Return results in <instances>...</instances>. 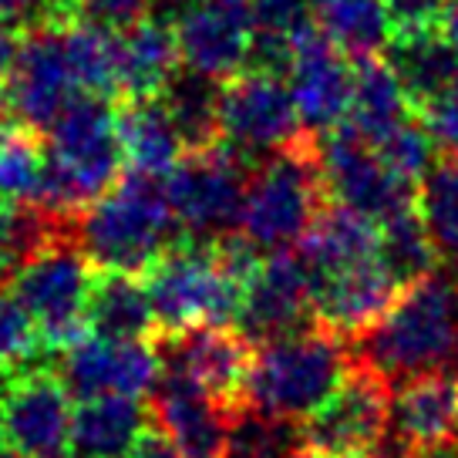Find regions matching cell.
<instances>
[{
  "label": "cell",
  "instance_id": "b9f144b4",
  "mask_svg": "<svg viewBox=\"0 0 458 458\" xmlns=\"http://www.w3.org/2000/svg\"><path fill=\"white\" fill-rule=\"evenodd\" d=\"M131 458H182V455H179V452H175V448H172L162 435H156V431H152V435H145L142 445L131 452Z\"/></svg>",
  "mask_w": 458,
  "mask_h": 458
},
{
  "label": "cell",
  "instance_id": "74e56055",
  "mask_svg": "<svg viewBox=\"0 0 458 458\" xmlns=\"http://www.w3.org/2000/svg\"><path fill=\"white\" fill-rule=\"evenodd\" d=\"M391 34H408V30L442 28V17L448 0H385Z\"/></svg>",
  "mask_w": 458,
  "mask_h": 458
},
{
  "label": "cell",
  "instance_id": "f1b7e54d",
  "mask_svg": "<svg viewBox=\"0 0 458 458\" xmlns=\"http://www.w3.org/2000/svg\"><path fill=\"white\" fill-rule=\"evenodd\" d=\"M320 4L324 0H253L250 14L257 24V38H253L250 68H267V72L284 74L293 41L310 28H317Z\"/></svg>",
  "mask_w": 458,
  "mask_h": 458
},
{
  "label": "cell",
  "instance_id": "c3c4849f",
  "mask_svg": "<svg viewBox=\"0 0 458 458\" xmlns=\"http://www.w3.org/2000/svg\"><path fill=\"white\" fill-rule=\"evenodd\" d=\"M47 458H68V455H47Z\"/></svg>",
  "mask_w": 458,
  "mask_h": 458
},
{
  "label": "cell",
  "instance_id": "d6986e66",
  "mask_svg": "<svg viewBox=\"0 0 458 458\" xmlns=\"http://www.w3.org/2000/svg\"><path fill=\"white\" fill-rule=\"evenodd\" d=\"M233 415V408L219 404L189 377L172 371H162L148 401L152 431L162 435L182 458H223Z\"/></svg>",
  "mask_w": 458,
  "mask_h": 458
},
{
  "label": "cell",
  "instance_id": "7bdbcfd3",
  "mask_svg": "<svg viewBox=\"0 0 458 458\" xmlns=\"http://www.w3.org/2000/svg\"><path fill=\"white\" fill-rule=\"evenodd\" d=\"M442 30L458 44V0H448V7H445V17H442Z\"/></svg>",
  "mask_w": 458,
  "mask_h": 458
},
{
  "label": "cell",
  "instance_id": "5bb4252c",
  "mask_svg": "<svg viewBox=\"0 0 458 458\" xmlns=\"http://www.w3.org/2000/svg\"><path fill=\"white\" fill-rule=\"evenodd\" d=\"M57 377L78 401L108 398V394L142 398L156 391L162 377V358L156 344L85 334L81 341L61 351Z\"/></svg>",
  "mask_w": 458,
  "mask_h": 458
},
{
  "label": "cell",
  "instance_id": "9c48e42d",
  "mask_svg": "<svg viewBox=\"0 0 458 458\" xmlns=\"http://www.w3.org/2000/svg\"><path fill=\"white\" fill-rule=\"evenodd\" d=\"M394 387L385 374L351 360L341 387L303 421V442L344 458H374L387 435Z\"/></svg>",
  "mask_w": 458,
  "mask_h": 458
},
{
  "label": "cell",
  "instance_id": "1f68e13d",
  "mask_svg": "<svg viewBox=\"0 0 458 458\" xmlns=\"http://www.w3.org/2000/svg\"><path fill=\"white\" fill-rule=\"evenodd\" d=\"M47 172V148L24 125L0 129V202H38Z\"/></svg>",
  "mask_w": 458,
  "mask_h": 458
},
{
  "label": "cell",
  "instance_id": "52a82bcc",
  "mask_svg": "<svg viewBox=\"0 0 458 458\" xmlns=\"http://www.w3.org/2000/svg\"><path fill=\"white\" fill-rule=\"evenodd\" d=\"M246 179H250V162L223 142L186 152L165 179L175 223L192 240H209V243L240 233Z\"/></svg>",
  "mask_w": 458,
  "mask_h": 458
},
{
  "label": "cell",
  "instance_id": "603a6c76",
  "mask_svg": "<svg viewBox=\"0 0 458 458\" xmlns=\"http://www.w3.org/2000/svg\"><path fill=\"white\" fill-rule=\"evenodd\" d=\"M179 41L169 17L148 14L139 24L118 30V95H158L179 72Z\"/></svg>",
  "mask_w": 458,
  "mask_h": 458
},
{
  "label": "cell",
  "instance_id": "ab89813d",
  "mask_svg": "<svg viewBox=\"0 0 458 458\" xmlns=\"http://www.w3.org/2000/svg\"><path fill=\"white\" fill-rule=\"evenodd\" d=\"M421 118L445 156H458V88L445 98L431 101L428 108H421Z\"/></svg>",
  "mask_w": 458,
  "mask_h": 458
},
{
  "label": "cell",
  "instance_id": "ffe728a7",
  "mask_svg": "<svg viewBox=\"0 0 458 458\" xmlns=\"http://www.w3.org/2000/svg\"><path fill=\"white\" fill-rule=\"evenodd\" d=\"M398 293V280L381 267V259H364V263H354L347 270L320 276L314 320L324 330L351 344L394 307Z\"/></svg>",
  "mask_w": 458,
  "mask_h": 458
},
{
  "label": "cell",
  "instance_id": "e575fe53",
  "mask_svg": "<svg viewBox=\"0 0 458 458\" xmlns=\"http://www.w3.org/2000/svg\"><path fill=\"white\" fill-rule=\"evenodd\" d=\"M377 156L385 158L391 169L398 172L401 179L408 182H421L431 169H435V152H438V142L428 131L425 118H404L401 125L387 131L385 139L374 142Z\"/></svg>",
  "mask_w": 458,
  "mask_h": 458
},
{
  "label": "cell",
  "instance_id": "6da1fadb",
  "mask_svg": "<svg viewBox=\"0 0 458 458\" xmlns=\"http://www.w3.org/2000/svg\"><path fill=\"white\" fill-rule=\"evenodd\" d=\"M347 351L351 360L368 364L387 381L458 364V284L431 273L404 286L394 307L347 344Z\"/></svg>",
  "mask_w": 458,
  "mask_h": 458
},
{
  "label": "cell",
  "instance_id": "d4e9b609",
  "mask_svg": "<svg viewBox=\"0 0 458 458\" xmlns=\"http://www.w3.org/2000/svg\"><path fill=\"white\" fill-rule=\"evenodd\" d=\"M377 233L374 219L351 206H324L301 240L303 259L317 270V276L347 270L354 263L377 257Z\"/></svg>",
  "mask_w": 458,
  "mask_h": 458
},
{
  "label": "cell",
  "instance_id": "ac0fdd59",
  "mask_svg": "<svg viewBox=\"0 0 458 458\" xmlns=\"http://www.w3.org/2000/svg\"><path fill=\"white\" fill-rule=\"evenodd\" d=\"M284 74L307 131L327 135L344 125L354 95V68L347 51H341L324 30L310 28L293 41Z\"/></svg>",
  "mask_w": 458,
  "mask_h": 458
},
{
  "label": "cell",
  "instance_id": "60d3db41",
  "mask_svg": "<svg viewBox=\"0 0 458 458\" xmlns=\"http://www.w3.org/2000/svg\"><path fill=\"white\" fill-rule=\"evenodd\" d=\"M17 51H21V41L14 34V24L0 21V81H7V74L17 61Z\"/></svg>",
  "mask_w": 458,
  "mask_h": 458
},
{
  "label": "cell",
  "instance_id": "bcb514c9",
  "mask_svg": "<svg viewBox=\"0 0 458 458\" xmlns=\"http://www.w3.org/2000/svg\"><path fill=\"white\" fill-rule=\"evenodd\" d=\"M0 458H21L17 452H11V448H0Z\"/></svg>",
  "mask_w": 458,
  "mask_h": 458
},
{
  "label": "cell",
  "instance_id": "4dcf8cb0",
  "mask_svg": "<svg viewBox=\"0 0 458 458\" xmlns=\"http://www.w3.org/2000/svg\"><path fill=\"white\" fill-rule=\"evenodd\" d=\"M317 24L341 51L354 57L381 55V47L391 41L385 0H324Z\"/></svg>",
  "mask_w": 458,
  "mask_h": 458
},
{
  "label": "cell",
  "instance_id": "f546056e",
  "mask_svg": "<svg viewBox=\"0 0 458 458\" xmlns=\"http://www.w3.org/2000/svg\"><path fill=\"white\" fill-rule=\"evenodd\" d=\"M377 259L385 267L398 286L418 284L431 273L438 270V250H435V240H431L425 219L418 213V206L404 209V213L391 216L381 223V233H377Z\"/></svg>",
  "mask_w": 458,
  "mask_h": 458
},
{
  "label": "cell",
  "instance_id": "836d02e7",
  "mask_svg": "<svg viewBox=\"0 0 458 458\" xmlns=\"http://www.w3.org/2000/svg\"><path fill=\"white\" fill-rule=\"evenodd\" d=\"M303 445V428H297L293 421L263 415L243 404L229 421L223 458H297Z\"/></svg>",
  "mask_w": 458,
  "mask_h": 458
},
{
  "label": "cell",
  "instance_id": "d6a6232c",
  "mask_svg": "<svg viewBox=\"0 0 458 458\" xmlns=\"http://www.w3.org/2000/svg\"><path fill=\"white\" fill-rule=\"evenodd\" d=\"M418 213L442 263H458V156H445L418 186Z\"/></svg>",
  "mask_w": 458,
  "mask_h": 458
},
{
  "label": "cell",
  "instance_id": "7402d4cb",
  "mask_svg": "<svg viewBox=\"0 0 458 458\" xmlns=\"http://www.w3.org/2000/svg\"><path fill=\"white\" fill-rule=\"evenodd\" d=\"M148 428V404L139 398H88L74 408L72 458H131Z\"/></svg>",
  "mask_w": 458,
  "mask_h": 458
},
{
  "label": "cell",
  "instance_id": "9a60e30c",
  "mask_svg": "<svg viewBox=\"0 0 458 458\" xmlns=\"http://www.w3.org/2000/svg\"><path fill=\"white\" fill-rule=\"evenodd\" d=\"M179 57L192 72L226 81L250 68L257 24L246 4L229 0H186L172 17Z\"/></svg>",
  "mask_w": 458,
  "mask_h": 458
},
{
  "label": "cell",
  "instance_id": "44dd1931",
  "mask_svg": "<svg viewBox=\"0 0 458 458\" xmlns=\"http://www.w3.org/2000/svg\"><path fill=\"white\" fill-rule=\"evenodd\" d=\"M385 57L415 108H428L458 88V44L442 28L391 34Z\"/></svg>",
  "mask_w": 458,
  "mask_h": 458
},
{
  "label": "cell",
  "instance_id": "484cf974",
  "mask_svg": "<svg viewBox=\"0 0 458 458\" xmlns=\"http://www.w3.org/2000/svg\"><path fill=\"white\" fill-rule=\"evenodd\" d=\"M411 98L404 85L398 81L394 68L387 64L385 55L358 57L354 64V95H351V108L344 125L354 129L360 139L377 142L387 131L401 125L404 118H411Z\"/></svg>",
  "mask_w": 458,
  "mask_h": 458
},
{
  "label": "cell",
  "instance_id": "5b68a950",
  "mask_svg": "<svg viewBox=\"0 0 458 458\" xmlns=\"http://www.w3.org/2000/svg\"><path fill=\"white\" fill-rule=\"evenodd\" d=\"M324 196L327 189L320 175L317 135L303 131L293 145L259 158L250 169L240 233L259 253L293 250L324 209Z\"/></svg>",
  "mask_w": 458,
  "mask_h": 458
},
{
  "label": "cell",
  "instance_id": "3957f363",
  "mask_svg": "<svg viewBox=\"0 0 458 458\" xmlns=\"http://www.w3.org/2000/svg\"><path fill=\"white\" fill-rule=\"evenodd\" d=\"M44 135L47 172L38 202L55 216L74 219L122 179L125 152L114 112L101 95H78Z\"/></svg>",
  "mask_w": 458,
  "mask_h": 458
},
{
  "label": "cell",
  "instance_id": "30bf717a",
  "mask_svg": "<svg viewBox=\"0 0 458 458\" xmlns=\"http://www.w3.org/2000/svg\"><path fill=\"white\" fill-rule=\"evenodd\" d=\"M317 156H320V175H324L327 196L364 213L374 223H385L418 202L415 182L401 179L377 156V148L347 125L317 135Z\"/></svg>",
  "mask_w": 458,
  "mask_h": 458
},
{
  "label": "cell",
  "instance_id": "8fae6325",
  "mask_svg": "<svg viewBox=\"0 0 458 458\" xmlns=\"http://www.w3.org/2000/svg\"><path fill=\"white\" fill-rule=\"evenodd\" d=\"M162 371L182 374L226 408H243L246 381L253 368V341L233 324H196L186 330H158Z\"/></svg>",
  "mask_w": 458,
  "mask_h": 458
},
{
  "label": "cell",
  "instance_id": "4316f807",
  "mask_svg": "<svg viewBox=\"0 0 458 458\" xmlns=\"http://www.w3.org/2000/svg\"><path fill=\"white\" fill-rule=\"evenodd\" d=\"M156 310L139 273H98L88 303V334L112 341H145L156 337Z\"/></svg>",
  "mask_w": 458,
  "mask_h": 458
},
{
  "label": "cell",
  "instance_id": "f35d334b",
  "mask_svg": "<svg viewBox=\"0 0 458 458\" xmlns=\"http://www.w3.org/2000/svg\"><path fill=\"white\" fill-rule=\"evenodd\" d=\"M72 0H0V21L14 24V28H41L61 17H72Z\"/></svg>",
  "mask_w": 458,
  "mask_h": 458
},
{
  "label": "cell",
  "instance_id": "7dc6e473",
  "mask_svg": "<svg viewBox=\"0 0 458 458\" xmlns=\"http://www.w3.org/2000/svg\"><path fill=\"white\" fill-rule=\"evenodd\" d=\"M229 4H246V0H229Z\"/></svg>",
  "mask_w": 458,
  "mask_h": 458
},
{
  "label": "cell",
  "instance_id": "277c9868",
  "mask_svg": "<svg viewBox=\"0 0 458 458\" xmlns=\"http://www.w3.org/2000/svg\"><path fill=\"white\" fill-rule=\"evenodd\" d=\"M347 368H351L347 341L314 324L297 334L259 344L243 404L273 418L307 421L341 387Z\"/></svg>",
  "mask_w": 458,
  "mask_h": 458
},
{
  "label": "cell",
  "instance_id": "8992f818",
  "mask_svg": "<svg viewBox=\"0 0 458 458\" xmlns=\"http://www.w3.org/2000/svg\"><path fill=\"white\" fill-rule=\"evenodd\" d=\"M98 273L74 243V233L57 236L14 270V297L24 303L47 351H64L88 334V303Z\"/></svg>",
  "mask_w": 458,
  "mask_h": 458
},
{
  "label": "cell",
  "instance_id": "8d00e7d4",
  "mask_svg": "<svg viewBox=\"0 0 458 458\" xmlns=\"http://www.w3.org/2000/svg\"><path fill=\"white\" fill-rule=\"evenodd\" d=\"M74 14L85 17V21H95L101 28L112 30H125L131 24L145 21L148 14H156V0H72Z\"/></svg>",
  "mask_w": 458,
  "mask_h": 458
},
{
  "label": "cell",
  "instance_id": "7a4b0ae2",
  "mask_svg": "<svg viewBox=\"0 0 458 458\" xmlns=\"http://www.w3.org/2000/svg\"><path fill=\"white\" fill-rule=\"evenodd\" d=\"M175 213L156 175L129 172L74 216V243L101 273H139L175 243Z\"/></svg>",
  "mask_w": 458,
  "mask_h": 458
},
{
  "label": "cell",
  "instance_id": "cb8c5ba5",
  "mask_svg": "<svg viewBox=\"0 0 458 458\" xmlns=\"http://www.w3.org/2000/svg\"><path fill=\"white\" fill-rule=\"evenodd\" d=\"M114 125H118V142L131 172L156 175V179L169 175L186 152L182 135L158 95L122 98V108L114 112Z\"/></svg>",
  "mask_w": 458,
  "mask_h": 458
},
{
  "label": "cell",
  "instance_id": "4fadbf2b",
  "mask_svg": "<svg viewBox=\"0 0 458 458\" xmlns=\"http://www.w3.org/2000/svg\"><path fill=\"white\" fill-rule=\"evenodd\" d=\"M317 284L320 276L303 253H270V259H259L257 273L246 284L236 327L257 344L314 327Z\"/></svg>",
  "mask_w": 458,
  "mask_h": 458
},
{
  "label": "cell",
  "instance_id": "2e32d148",
  "mask_svg": "<svg viewBox=\"0 0 458 458\" xmlns=\"http://www.w3.org/2000/svg\"><path fill=\"white\" fill-rule=\"evenodd\" d=\"M458 371H428L404 377L391 394L387 435L374 458H421L455 442Z\"/></svg>",
  "mask_w": 458,
  "mask_h": 458
},
{
  "label": "cell",
  "instance_id": "7c38bea8",
  "mask_svg": "<svg viewBox=\"0 0 458 458\" xmlns=\"http://www.w3.org/2000/svg\"><path fill=\"white\" fill-rule=\"evenodd\" d=\"M81 91L64 51L61 21L30 28L21 41L17 61L4 81V108L17 125L47 131Z\"/></svg>",
  "mask_w": 458,
  "mask_h": 458
},
{
  "label": "cell",
  "instance_id": "ba28073f",
  "mask_svg": "<svg viewBox=\"0 0 458 458\" xmlns=\"http://www.w3.org/2000/svg\"><path fill=\"white\" fill-rule=\"evenodd\" d=\"M301 112L280 72L246 68L219 88V142L246 162L280 152L301 139Z\"/></svg>",
  "mask_w": 458,
  "mask_h": 458
},
{
  "label": "cell",
  "instance_id": "f6af8a7d",
  "mask_svg": "<svg viewBox=\"0 0 458 458\" xmlns=\"http://www.w3.org/2000/svg\"><path fill=\"white\" fill-rule=\"evenodd\" d=\"M0 442H7V435H4V387H0Z\"/></svg>",
  "mask_w": 458,
  "mask_h": 458
},
{
  "label": "cell",
  "instance_id": "83f0119b",
  "mask_svg": "<svg viewBox=\"0 0 458 458\" xmlns=\"http://www.w3.org/2000/svg\"><path fill=\"white\" fill-rule=\"evenodd\" d=\"M219 88L223 81H213L192 68H179L169 78V85L158 91L162 105L169 108L175 129L182 135L186 152L219 145Z\"/></svg>",
  "mask_w": 458,
  "mask_h": 458
},
{
  "label": "cell",
  "instance_id": "e0dca14e",
  "mask_svg": "<svg viewBox=\"0 0 458 458\" xmlns=\"http://www.w3.org/2000/svg\"><path fill=\"white\" fill-rule=\"evenodd\" d=\"M72 391L51 371L14 374L4 387V435L21 458H47L72 452Z\"/></svg>",
  "mask_w": 458,
  "mask_h": 458
},
{
  "label": "cell",
  "instance_id": "ee69618b",
  "mask_svg": "<svg viewBox=\"0 0 458 458\" xmlns=\"http://www.w3.org/2000/svg\"><path fill=\"white\" fill-rule=\"evenodd\" d=\"M297 458H344V455H330V452H320V448H310V445H303L301 455Z\"/></svg>",
  "mask_w": 458,
  "mask_h": 458
},
{
  "label": "cell",
  "instance_id": "d590c367",
  "mask_svg": "<svg viewBox=\"0 0 458 458\" xmlns=\"http://www.w3.org/2000/svg\"><path fill=\"white\" fill-rule=\"evenodd\" d=\"M41 334L34 327L30 314L14 293L0 290V377L4 374H17L38 354Z\"/></svg>",
  "mask_w": 458,
  "mask_h": 458
}]
</instances>
